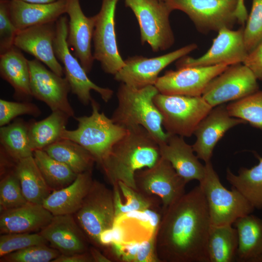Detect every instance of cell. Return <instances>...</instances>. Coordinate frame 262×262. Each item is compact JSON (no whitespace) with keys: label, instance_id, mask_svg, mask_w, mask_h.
<instances>
[{"label":"cell","instance_id":"1","mask_svg":"<svg viewBox=\"0 0 262 262\" xmlns=\"http://www.w3.org/2000/svg\"><path fill=\"white\" fill-rule=\"evenodd\" d=\"M210 217L199 185L185 193L163 213L155 235L160 262H210Z\"/></svg>","mask_w":262,"mask_h":262},{"label":"cell","instance_id":"2","mask_svg":"<svg viewBox=\"0 0 262 262\" xmlns=\"http://www.w3.org/2000/svg\"><path fill=\"white\" fill-rule=\"evenodd\" d=\"M160 157L158 143L139 126L127 129L99 165L113 188L121 182L137 190L136 172L152 167Z\"/></svg>","mask_w":262,"mask_h":262},{"label":"cell","instance_id":"3","mask_svg":"<svg viewBox=\"0 0 262 262\" xmlns=\"http://www.w3.org/2000/svg\"><path fill=\"white\" fill-rule=\"evenodd\" d=\"M159 92L154 85L136 88L121 83L117 92V106L111 119L127 129L142 126L157 141L165 142L169 134L163 128V118L154 102Z\"/></svg>","mask_w":262,"mask_h":262},{"label":"cell","instance_id":"4","mask_svg":"<svg viewBox=\"0 0 262 262\" xmlns=\"http://www.w3.org/2000/svg\"><path fill=\"white\" fill-rule=\"evenodd\" d=\"M92 112L88 116L75 117V130H65L62 139L72 140L87 150L99 165L114 145L127 132V129L115 123L104 112H99V104L92 98Z\"/></svg>","mask_w":262,"mask_h":262},{"label":"cell","instance_id":"5","mask_svg":"<svg viewBox=\"0 0 262 262\" xmlns=\"http://www.w3.org/2000/svg\"><path fill=\"white\" fill-rule=\"evenodd\" d=\"M205 174L199 181L208 208L212 226L233 225L239 218L251 214L255 208L237 189H226L211 161L205 163Z\"/></svg>","mask_w":262,"mask_h":262},{"label":"cell","instance_id":"6","mask_svg":"<svg viewBox=\"0 0 262 262\" xmlns=\"http://www.w3.org/2000/svg\"><path fill=\"white\" fill-rule=\"evenodd\" d=\"M154 102L163 118V126L170 134L190 137L213 107L202 96L164 95L159 93Z\"/></svg>","mask_w":262,"mask_h":262},{"label":"cell","instance_id":"7","mask_svg":"<svg viewBox=\"0 0 262 262\" xmlns=\"http://www.w3.org/2000/svg\"><path fill=\"white\" fill-rule=\"evenodd\" d=\"M134 13L139 25L141 40L147 43L154 52L165 50L172 46L175 37L169 16L173 10L166 1L124 0Z\"/></svg>","mask_w":262,"mask_h":262},{"label":"cell","instance_id":"8","mask_svg":"<svg viewBox=\"0 0 262 262\" xmlns=\"http://www.w3.org/2000/svg\"><path fill=\"white\" fill-rule=\"evenodd\" d=\"M68 30V20L66 15H63L56 21L53 48L57 59L64 65V75L69 82L71 92L84 105L91 102V90L98 93L104 101L108 102L113 95V91L98 86L88 78L79 61L70 51L67 42Z\"/></svg>","mask_w":262,"mask_h":262},{"label":"cell","instance_id":"9","mask_svg":"<svg viewBox=\"0 0 262 262\" xmlns=\"http://www.w3.org/2000/svg\"><path fill=\"white\" fill-rule=\"evenodd\" d=\"M73 215L87 239L100 246L99 234L112 228L115 219L113 190L94 180L81 207Z\"/></svg>","mask_w":262,"mask_h":262},{"label":"cell","instance_id":"10","mask_svg":"<svg viewBox=\"0 0 262 262\" xmlns=\"http://www.w3.org/2000/svg\"><path fill=\"white\" fill-rule=\"evenodd\" d=\"M174 10L185 13L197 30L206 33L227 27L232 29L238 23V0H167Z\"/></svg>","mask_w":262,"mask_h":262},{"label":"cell","instance_id":"11","mask_svg":"<svg viewBox=\"0 0 262 262\" xmlns=\"http://www.w3.org/2000/svg\"><path fill=\"white\" fill-rule=\"evenodd\" d=\"M134 178L138 192L160 199L162 214L185 193L187 182L161 157L152 167L136 171Z\"/></svg>","mask_w":262,"mask_h":262},{"label":"cell","instance_id":"12","mask_svg":"<svg viewBox=\"0 0 262 262\" xmlns=\"http://www.w3.org/2000/svg\"><path fill=\"white\" fill-rule=\"evenodd\" d=\"M119 0H102L95 15L93 56L104 72L114 76L125 65L118 49L115 30L116 7Z\"/></svg>","mask_w":262,"mask_h":262},{"label":"cell","instance_id":"13","mask_svg":"<svg viewBox=\"0 0 262 262\" xmlns=\"http://www.w3.org/2000/svg\"><path fill=\"white\" fill-rule=\"evenodd\" d=\"M259 90L257 79L244 64L229 66L212 79L202 97L213 108L230 101H235Z\"/></svg>","mask_w":262,"mask_h":262},{"label":"cell","instance_id":"14","mask_svg":"<svg viewBox=\"0 0 262 262\" xmlns=\"http://www.w3.org/2000/svg\"><path fill=\"white\" fill-rule=\"evenodd\" d=\"M244 26L237 30L227 27L221 29L204 54L197 58L187 55L180 58L176 63L177 69L243 63L248 54L244 41Z\"/></svg>","mask_w":262,"mask_h":262},{"label":"cell","instance_id":"15","mask_svg":"<svg viewBox=\"0 0 262 262\" xmlns=\"http://www.w3.org/2000/svg\"><path fill=\"white\" fill-rule=\"evenodd\" d=\"M28 63L33 97L44 102L51 111H60L70 117H75L74 111L68 98L70 86L66 77L48 69L35 58L28 60Z\"/></svg>","mask_w":262,"mask_h":262},{"label":"cell","instance_id":"16","mask_svg":"<svg viewBox=\"0 0 262 262\" xmlns=\"http://www.w3.org/2000/svg\"><path fill=\"white\" fill-rule=\"evenodd\" d=\"M197 48L196 44L192 43L156 57H129L124 60V66L114 75V79L136 88L154 85L162 70Z\"/></svg>","mask_w":262,"mask_h":262},{"label":"cell","instance_id":"17","mask_svg":"<svg viewBox=\"0 0 262 262\" xmlns=\"http://www.w3.org/2000/svg\"><path fill=\"white\" fill-rule=\"evenodd\" d=\"M228 66H188L167 70L158 78L154 86L164 95L201 96L210 81Z\"/></svg>","mask_w":262,"mask_h":262},{"label":"cell","instance_id":"18","mask_svg":"<svg viewBox=\"0 0 262 262\" xmlns=\"http://www.w3.org/2000/svg\"><path fill=\"white\" fill-rule=\"evenodd\" d=\"M245 123L244 120L229 115L227 105L213 107L194 133L196 140L192 147L198 158L205 163L211 161L215 146L225 133L230 129Z\"/></svg>","mask_w":262,"mask_h":262},{"label":"cell","instance_id":"19","mask_svg":"<svg viewBox=\"0 0 262 262\" xmlns=\"http://www.w3.org/2000/svg\"><path fill=\"white\" fill-rule=\"evenodd\" d=\"M56 22L40 24L18 31L14 45L63 76L64 68L57 59L53 48Z\"/></svg>","mask_w":262,"mask_h":262},{"label":"cell","instance_id":"20","mask_svg":"<svg viewBox=\"0 0 262 262\" xmlns=\"http://www.w3.org/2000/svg\"><path fill=\"white\" fill-rule=\"evenodd\" d=\"M66 13L69 17L67 44L85 72L89 73L95 60L91 42L95 16L88 17L85 15L80 0H67Z\"/></svg>","mask_w":262,"mask_h":262},{"label":"cell","instance_id":"21","mask_svg":"<svg viewBox=\"0 0 262 262\" xmlns=\"http://www.w3.org/2000/svg\"><path fill=\"white\" fill-rule=\"evenodd\" d=\"M39 233L61 254L72 255L87 252V239L73 214L54 215Z\"/></svg>","mask_w":262,"mask_h":262},{"label":"cell","instance_id":"22","mask_svg":"<svg viewBox=\"0 0 262 262\" xmlns=\"http://www.w3.org/2000/svg\"><path fill=\"white\" fill-rule=\"evenodd\" d=\"M159 145L161 157L168 161L187 183L203 179L205 165L199 161L192 146L188 144L183 137L169 134L166 141Z\"/></svg>","mask_w":262,"mask_h":262},{"label":"cell","instance_id":"23","mask_svg":"<svg viewBox=\"0 0 262 262\" xmlns=\"http://www.w3.org/2000/svg\"><path fill=\"white\" fill-rule=\"evenodd\" d=\"M53 216L43 205L27 202L0 213V233L39 232Z\"/></svg>","mask_w":262,"mask_h":262},{"label":"cell","instance_id":"24","mask_svg":"<svg viewBox=\"0 0 262 262\" xmlns=\"http://www.w3.org/2000/svg\"><path fill=\"white\" fill-rule=\"evenodd\" d=\"M67 0H57L48 4L33 3L20 0H9L11 19L17 30L56 22L66 14Z\"/></svg>","mask_w":262,"mask_h":262},{"label":"cell","instance_id":"25","mask_svg":"<svg viewBox=\"0 0 262 262\" xmlns=\"http://www.w3.org/2000/svg\"><path fill=\"white\" fill-rule=\"evenodd\" d=\"M93 180L92 170L80 173L68 186L52 191L42 205L53 215L74 214L81 207Z\"/></svg>","mask_w":262,"mask_h":262},{"label":"cell","instance_id":"26","mask_svg":"<svg viewBox=\"0 0 262 262\" xmlns=\"http://www.w3.org/2000/svg\"><path fill=\"white\" fill-rule=\"evenodd\" d=\"M21 51L14 46L0 54V75L13 88L15 98L29 101L33 96L29 63Z\"/></svg>","mask_w":262,"mask_h":262},{"label":"cell","instance_id":"27","mask_svg":"<svg viewBox=\"0 0 262 262\" xmlns=\"http://www.w3.org/2000/svg\"><path fill=\"white\" fill-rule=\"evenodd\" d=\"M233 225L238 239L236 262H262V219L251 213Z\"/></svg>","mask_w":262,"mask_h":262},{"label":"cell","instance_id":"28","mask_svg":"<svg viewBox=\"0 0 262 262\" xmlns=\"http://www.w3.org/2000/svg\"><path fill=\"white\" fill-rule=\"evenodd\" d=\"M14 171L27 202L42 205L52 191L44 179L33 156L16 162Z\"/></svg>","mask_w":262,"mask_h":262},{"label":"cell","instance_id":"29","mask_svg":"<svg viewBox=\"0 0 262 262\" xmlns=\"http://www.w3.org/2000/svg\"><path fill=\"white\" fill-rule=\"evenodd\" d=\"M70 117L63 112L55 111L40 121L29 122L28 135L33 151L43 150L61 139Z\"/></svg>","mask_w":262,"mask_h":262},{"label":"cell","instance_id":"30","mask_svg":"<svg viewBox=\"0 0 262 262\" xmlns=\"http://www.w3.org/2000/svg\"><path fill=\"white\" fill-rule=\"evenodd\" d=\"M43 150L53 158L66 164L77 174L92 170L96 162L87 150L69 139H61Z\"/></svg>","mask_w":262,"mask_h":262},{"label":"cell","instance_id":"31","mask_svg":"<svg viewBox=\"0 0 262 262\" xmlns=\"http://www.w3.org/2000/svg\"><path fill=\"white\" fill-rule=\"evenodd\" d=\"M28 130L29 123L22 119L0 127V151L15 162L33 156Z\"/></svg>","mask_w":262,"mask_h":262},{"label":"cell","instance_id":"32","mask_svg":"<svg viewBox=\"0 0 262 262\" xmlns=\"http://www.w3.org/2000/svg\"><path fill=\"white\" fill-rule=\"evenodd\" d=\"M259 163L251 167L241 168L237 175L228 168L226 179L240 191L255 209H262V157L256 155Z\"/></svg>","mask_w":262,"mask_h":262},{"label":"cell","instance_id":"33","mask_svg":"<svg viewBox=\"0 0 262 262\" xmlns=\"http://www.w3.org/2000/svg\"><path fill=\"white\" fill-rule=\"evenodd\" d=\"M238 234L232 225L211 226L208 251L210 262H236Z\"/></svg>","mask_w":262,"mask_h":262},{"label":"cell","instance_id":"34","mask_svg":"<svg viewBox=\"0 0 262 262\" xmlns=\"http://www.w3.org/2000/svg\"><path fill=\"white\" fill-rule=\"evenodd\" d=\"M33 157L46 183L52 191L68 186L78 175L44 150H34Z\"/></svg>","mask_w":262,"mask_h":262},{"label":"cell","instance_id":"35","mask_svg":"<svg viewBox=\"0 0 262 262\" xmlns=\"http://www.w3.org/2000/svg\"><path fill=\"white\" fill-rule=\"evenodd\" d=\"M118 185L119 188H113L115 218L130 212H143L158 207L155 196L144 195L121 182Z\"/></svg>","mask_w":262,"mask_h":262},{"label":"cell","instance_id":"36","mask_svg":"<svg viewBox=\"0 0 262 262\" xmlns=\"http://www.w3.org/2000/svg\"><path fill=\"white\" fill-rule=\"evenodd\" d=\"M229 115L262 129V91H258L227 105Z\"/></svg>","mask_w":262,"mask_h":262},{"label":"cell","instance_id":"37","mask_svg":"<svg viewBox=\"0 0 262 262\" xmlns=\"http://www.w3.org/2000/svg\"><path fill=\"white\" fill-rule=\"evenodd\" d=\"M27 202L14 167L11 170L6 173L0 182V213L21 206Z\"/></svg>","mask_w":262,"mask_h":262},{"label":"cell","instance_id":"38","mask_svg":"<svg viewBox=\"0 0 262 262\" xmlns=\"http://www.w3.org/2000/svg\"><path fill=\"white\" fill-rule=\"evenodd\" d=\"M61 253L47 244L33 246L15 251L0 257L4 262H52Z\"/></svg>","mask_w":262,"mask_h":262},{"label":"cell","instance_id":"39","mask_svg":"<svg viewBox=\"0 0 262 262\" xmlns=\"http://www.w3.org/2000/svg\"><path fill=\"white\" fill-rule=\"evenodd\" d=\"M48 244L39 232L2 234L0 236V257L33 246Z\"/></svg>","mask_w":262,"mask_h":262},{"label":"cell","instance_id":"40","mask_svg":"<svg viewBox=\"0 0 262 262\" xmlns=\"http://www.w3.org/2000/svg\"><path fill=\"white\" fill-rule=\"evenodd\" d=\"M245 46L249 53L262 41V0H252L244 28Z\"/></svg>","mask_w":262,"mask_h":262},{"label":"cell","instance_id":"41","mask_svg":"<svg viewBox=\"0 0 262 262\" xmlns=\"http://www.w3.org/2000/svg\"><path fill=\"white\" fill-rule=\"evenodd\" d=\"M41 111L30 101H11L0 99V126L6 125L16 117L22 115L39 116Z\"/></svg>","mask_w":262,"mask_h":262},{"label":"cell","instance_id":"42","mask_svg":"<svg viewBox=\"0 0 262 262\" xmlns=\"http://www.w3.org/2000/svg\"><path fill=\"white\" fill-rule=\"evenodd\" d=\"M8 1L0 0V54L14 46V40L18 31L10 17Z\"/></svg>","mask_w":262,"mask_h":262},{"label":"cell","instance_id":"43","mask_svg":"<svg viewBox=\"0 0 262 262\" xmlns=\"http://www.w3.org/2000/svg\"><path fill=\"white\" fill-rule=\"evenodd\" d=\"M139 242H124L121 244H113L112 246L114 255L123 262H134L137 255Z\"/></svg>","mask_w":262,"mask_h":262},{"label":"cell","instance_id":"44","mask_svg":"<svg viewBox=\"0 0 262 262\" xmlns=\"http://www.w3.org/2000/svg\"><path fill=\"white\" fill-rule=\"evenodd\" d=\"M155 235L140 243L134 262H160L156 252Z\"/></svg>","mask_w":262,"mask_h":262},{"label":"cell","instance_id":"45","mask_svg":"<svg viewBox=\"0 0 262 262\" xmlns=\"http://www.w3.org/2000/svg\"><path fill=\"white\" fill-rule=\"evenodd\" d=\"M243 64L252 71L257 80L262 81V41L248 54Z\"/></svg>","mask_w":262,"mask_h":262},{"label":"cell","instance_id":"46","mask_svg":"<svg viewBox=\"0 0 262 262\" xmlns=\"http://www.w3.org/2000/svg\"><path fill=\"white\" fill-rule=\"evenodd\" d=\"M93 259L87 252L72 255L60 254L52 262H93Z\"/></svg>","mask_w":262,"mask_h":262},{"label":"cell","instance_id":"47","mask_svg":"<svg viewBox=\"0 0 262 262\" xmlns=\"http://www.w3.org/2000/svg\"><path fill=\"white\" fill-rule=\"evenodd\" d=\"M236 16L238 23L244 26L248 17L246 8L245 4V0H238Z\"/></svg>","mask_w":262,"mask_h":262},{"label":"cell","instance_id":"48","mask_svg":"<svg viewBox=\"0 0 262 262\" xmlns=\"http://www.w3.org/2000/svg\"><path fill=\"white\" fill-rule=\"evenodd\" d=\"M100 246H110L114 242L112 228L102 231L98 237Z\"/></svg>","mask_w":262,"mask_h":262},{"label":"cell","instance_id":"49","mask_svg":"<svg viewBox=\"0 0 262 262\" xmlns=\"http://www.w3.org/2000/svg\"><path fill=\"white\" fill-rule=\"evenodd\" d=\"M94 262H110L111 260L104 256L100 251L95 247H91L89 249Z\"/></svg>","mask_w":262,"mask_h":262},{"label":"cell","instance_id":"50","mask_svg":"<svg viewBox=\"0 0 262 262\" xmlns=\"http://www.w3.org/2000/svg\"><path fill=\"white\" fill-rule=\"evenodd\" d=\"M25 2L33 3H39V4H48L54 2L57 0H20Z\"/></svg>","mask_w":262,"mask_h":262},{"label":"cell","instance_id":"51","mask_svg":"<svg viewBox=\"0 0 262 262\" xmlns=\"http://www.w3.org/2000/svg\"><path fill=\"white\" fill-rule=\"evenodd\" d=\"M162 0V1H166L167 0Z\"/></svg>","mask_w":262,"mask_h":262}]
</instances>
